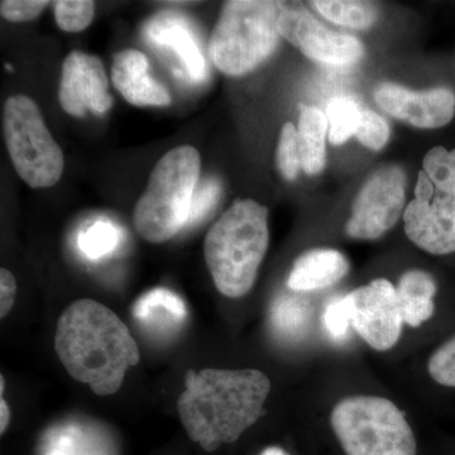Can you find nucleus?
I'll return each instance as SVG.
<instances>
[{"mask_svg": "<svg viewBox=\"0 0 455 455\" xmlns=\"http://www.w3.org/2000/svg\"><path fill=\"white\" fill-rule=\"evenodd\" d=\"M268 243L267 208L252 199L235 200L204 241L206 266L221 295L238 299L252 290Z\"/></svg>", "mask_w": 455, "mask_h": 455, "instance_id": "nucleus-3", "label": "nucleus"}, {"mask_svg": "<svg viewBox=\"0 0 455 455\" xmlns=\"http://www.w3.org/2000/svg\"><path fill=\"white\" fill-rule=\"evenodd\" d=\"M119 242L116 228L107 221H97L79 235L80 251L90 259H99L112 252Z\"/></svg>", "mask_w": 455, "mask_h": 455, "instance_id": "nucleus-24", "label": "nucleus"}, {"mask_svg": "<svg viewBox=\"0 0 455 455\" xmlns=\"http://www.w3.org/2000/svg\"><path fill=\"white\" fill-rule=\"evenodd\" d=\"M326 131L328 119L324 113L314 107L302 109L299 118L298 140L301 169L307 175H316L324 170Z\"/></svg>", "mask_w": 455, "mask_h": 455, "instance_id": "nucleus-18", "label": "nucleus"}, {"mask_svg": "<svg viewBox=\"0 0 455 455\" xmlns=\"http://www.w3.org/2000/svg\"><path fill=\"white\" fill-rule=\"evenodd\" d=\"M148 71V59L139 50H123L114 56L113 84L128 103L136 107L170 106V92Z\"/></svg>", "mask_w": 455, "mask_h": 455, "instance_id": "nucleus-14", "label": "nucleus"}, {"mask_svg": "<svg viewBox=\"0 0 455 455\" xmlns=\"http://www.w3.org/2000/svg\"><path fill=\"white\" fill-rule=\"evenodd\" d=\"M53 9L57 26L65 32L84 31L95 16V3L90 0H57Z\"/></svg>", "mask_w": 455, "mask_h": 455, "instance_id": "nucleus-23", "label": "nucleus"}, {"mask_svg": "<svg viewBox=\"0 0 455 455\" xmlns=\"http://www.w3.org/2000/svg\"><path fill=\"white\" fill-rule=\"evenodd\" d=\"M283 2L230 0L224 3L212 33V61L221 73L242 76L267 60L276 49L278 18Z\"/></svg>", "mask_w": 455, "mask_h": 455, "instance_id": "nucleus-5", "label": "nucleus"}, {"mask_svg": "<svg viewBox=\"0 0 455 455\" xmlns=\"http://www.w3.org/2000/svg\"><path fill=\"white\" fill-rule=\"evenodd\" d=\"M311 5L322 16L337 25L355 29H366L376 22L377 9L372 3L353 0H317Z\"/></svg>", "mask_w": 455, "mask_h": 455, "instance_id": "nucleus-19", "label": "nucleus"}, {"mask_svg": "<svg viewBox=\"0 0 455 455\" xmlns=\"http://www.w3.org/2000/svg\"><path fill=\"white\" fill-rule=\"evenodd\" d=\"M374 100L386 113L423 130L444 127L455 116V94L448 88L412 92L397 84H381Z\"/></svg>", "mask_w": 455, "mask_h": 455, "instance_id": "nucleus-13", "label": "nucleus"}, {"mask_svg": "<svg viewBox=\"0 0 455 455\" xmlns=\"http://www.w3.org/2000/svg\"><path fill=\"white\" fill-rule=\"evenodd\" d=\"M427 371L439 385L455 387V335L431 355Z\"/></svg>", "mask_w": 455, "mask_h": 455, "instance_id": "nucleus-27", "label": "nucleus"}, {"mask_svg": "<svg viewBox=\"0 0 455 455\" xmlns=\"http://www.w3.org/2000/svg\"><path fill=\"white\" fill-rule=\"evenodd\" d=\"M276 164L281 175L287 181H293L301 169L298 130L292 123H286L281 131L276 151Z\"/></svg>", "mask_w": 455, "mask_h": 455, "instance_id": "nucleus-25", "label": "nucleus"}, {"mask_svg": "<svg viewBox=\"0 0 455 455\" xmlns=\"http://www.w3.org/2000/svg\"><path fill=\"white\" fill-rule=\"evenodd\" d=\"M259 455H291L286 453L283 449L278 447H269L266 448L265 451H262Z\"/></svg>", "mask_w": 455, "mask_h": 455, "instance_id": "nucleus-33", "label": "nucleus"}, {"mask_svg": "<svg viewBox=\"0 0 455 455\" xmlns=\"http://www.w3.org/2000/svg\"><path fill=\"white\" fill-rule=\"evenodd\" d=\"M51 455H77L75 451H71L70 448L66 447V444L61 445L59 449H55V451L51 453Z\"/></svg>", "mask_w": 455, "mask_h": 455, "instance_id": "nucleus-34", "label": "nucleus"}, {"mask_svg": "<svg viewBox=\"0 0 455 455\" xmlns=\"http://www.w3.org/2000/svg\"><path fill=\"white\" fill-rule=\"evenodd\" d=\"M435 280L427 272L412 269L403 274L396 286L398 307L403 323L419 328L431 319L435 311Z\"/></svg>", "mask_w": 455, "mask_h": 455, "instance_id": "nucleus-17", "label": "nucleus"}, {"mask_svg": "<svg viewBox=\"0 0 455 455\" xmlns=\"http://www.w3.org/2000/svg\"><path fill=\"white\" fill-rule=\"evenodd\" d=\"M0 433L4 434L5 430L8 429L9 421H11V410L7 401L3 397L4 394V377H0Z\"/></svg>", "mask_w": 455, "mask_h": 455, "instance_id": "nucleus-32", "label": "nucleus"}, {"mask_svg": "<svg viewBox=\"0 0 455 455\" xmlns=\"http://www.w3.org/2000/svg\"><path fill=\"white\" fill-rule=\"evenodd\" d=\"M3 131L14 170L27 185L44 188L60 181L65 167L64 154L31 98L18 94L7 99Z\"/></svg>", "mask_w": 455, "mask_h": 455, "instance_id": "nucleus-8", "label": "nucleus"}, {"mask_svg": "<svg viewBox=\"0 0 455 455\" xmlns=\"http://www.w3.org/2000/svg\"><path fill=\"white\" fill-rule=\"evenodd\" d=\"M310 320V305L293 296L278 299L272 309V325L278 334L286 338L301 337L307 331Z\"/></svg>", "mask_w": 455, "mask_h": 455, "instance_id": "nucleus-21", "label": "nucleus"}, {"mask_svg": "<svg viewBox=\"0 0 455 455\" xmlns=\"http://www.w3.org/2000/svg\"><path fill=\"white\" fill-rule=\"evenodd\" d=\"M323 325L329 337L335 341L346 339L352 328L346 296H338L326 304L323 313Z\"/></svg>", "mask_w": 455, "mask_h": 455, "instance_id": "nucleus-28", "label": "nucleus"}, {"mask_svg": "<svg viewBox=\"0 0 455 455\" xmlns=\"http://www.w3.org/2000/svg\"><path fill=\"white\" fill-rule=\"evenodd\" d=\"M331 424L347 455H416L414 431L387 398H343L331 411Z\"/></svg>", "mask_w": 455, "mask_h": 455, "instance_id": "nucleus-7", "label": "nucleus"}, {"mask_svg": "<svg viewBox=\"0 0 455 455\" xmlns=\"http://www.w3.org/2000/svg\"><path fill=\"white\" fill-rule=\"evenodd\" d=\"M329 140L335 146L343 145L355 134L361 122L362 110L353 99L335 97L326 108Z\"/></svg>", "mask_w": 455, "mask_h": 455, "instance_id": "nucleus-22", "label": "nucleus"}, {"mask_svg": "<svg viewBox=\"0 0 455 455\" xmlns=\"http://www.w3.org/2000/svg\"><path fill=\"white\" fill-rule=\"evenodd\" d=\"M149 40L160 46L175 51L187 66L191 79L204 80L206 76L205 59L199 49L196 36L188 27L187 20L180 14H158L146 27Z\"/></svg>", "mask_w": 455, "mask_h": 455, "instance_id": "nucleus-15", "label": "nucleus"}, {"mask_svg": "<svg viewBox=\"0 0 455 455\" xmlns=\"http://www.w3.org/2000/svg\"><path fill=\"white\" fill-rule=\"evenodd\" d=\"M355 136L367 148L379 151L390 140V127L381 116L373 110L363 109Z\"/></svg>", "mask_w": 455, "mask_h": 455, "instance_id": "nucleus-26", "label": "nucleus"}, {"mask_svg": "<svg viewBox=\"0 0 455 455\" xmlns=\"http://www.w3.org/2000/svg\"><path fill=\"white\" fill-rule=\"evenodd\" d=\"M134 316L146 323H154L156 317L160 323L166 322V317L172 323H178L187 319L188 309L176 293L166 289H155L137 301Z\"/></svg>", "mask_w": 455, "mask_h": 455, "instance_id": "nucleus-20", "label": "nucleus"}, {"mask_svg": "<svg viewBox=\"0 0 455 455\" xmlns=\"http://www.w3.org/2000/svg\"><path fill=\"white\" fill-rule=\"evenodd\" d=\"M278 32L305 56L325 65L355 64L364 53L363 44L357 38L326 28L299 4L283 3Z\"/></svg>", "mask_w": 455, "mask_h": 455, "instance_id": "nucleus-10", "label": "nucleus"}, {"mask_svg": "<svg viewBox=\"0 0 455 455\" xmlns=\"http://www.w3.org/2000/svg\"><path fill=\"white\" fill-rule=\"evenodd\" d=\"M220 196V182L215 180H209L204 182L202 187L196 188L191 204L190 218L188 226H193L197 221L203 220L204 217L214 208Z\"/></svg>", "mask_w": 455, "mask_h": 455, "instance_id": "nucleus-30", "label": "nucleus"}, {"mask_svg": "<svg viewBox=\"0 0 455 455\" xmlns=\"http://www.w3.org/2000/svg\"><path fill=\"white\" fill-rule=\"evenodd\" d=\"M348 272V259L339 251L313 250L296 259L287 286L292 291H316L339 283Z\"/></svg>", "mask_w": 455, "mask_h": 455, "instance_id": "nucleus-16", "label": "nucleus"}, {"mask_svg": "<svg viewBox=\"0 0 455 455\" xmlns=\"http://www.w3.org/2000/svg\"><path fill=\"white\" fill-rule=\"evenodd\" d=\"M403 223L410 241L425 252H455V149L436 146L425 155Z\"/></svg>", "mask_w": 455, "mask_h": 455, "instance_id": "nucleus-6", "label": "nucleus"}, {"mask_svg": "<svg viewBox=\"0 0 455 455\" xmlns=\"http://www.w3.org/2000/svg\"><path fill=\"white\" fill-rule=\"evenodd\" d=\"M55 350L66 372L98 396L118 392L140 359L139 344L121 317L92 299L71 302L60 315Z\"/></svg>", "mask_w": 455, "mask_h": 455, "instance_id": "nucleus-1", "label": "nucleus"}, {"mask_svg": "<svg viewBox=\"0 0 455 455\" xmlns=\"http://www.w3.org/2000/svg\"><path fill=\"white\" fill-rule=\"evenodd\" d=\"M108 86L106 68L99 57L82 51L66 56L59 88V101L66 113L80 118L88 110L108 112L113 107Z\"/></svg>", "mask_w": 455, "mask_h": 455, "instance_id": "nucleus-12", "label": "nucleus"}, {"mask_svg": "<svg viewBox=\"0 0 455 455\" xmlns=\"http://www.w3.org/2000/svg\"><path fill=\"white\" fill-rule=\"evenodd\" d=\"M17 283L8 269H0V316L5 317L16 302Z\"/></svg>", "mask_w": 455, "mask_h": 455, "instance_id": "nucleus-31", "label": "nucleus"}, {"mask_svg": "<svg viewBox=\"0 0 455 455\" xmlns=\"http://www.w3.org/2000/svg\"><path fill=\"white\" fill-rule=\"evenodd\" d=\"M271 381L259 370H190L178 414L188 438L205 451L232 444L266 414Z\"/></svg>", "mask_w": 455, "mask_h": 455, "instance_id": "nucleus-2", "label": "nucleus"}, {"mask_svg": "<svg viewBox=\"0 0 455 455\" xmlns=\"http://www.w3.org/2000/svg\"><path fill=\"white\" fill-rule=\"evenodd\" d=\"M350 323L355 333L373 349L394 348L403 333V320L398 307L396 287L377 278L346 295Z\"/></svg>", "mask_w": 455, "mask_h": 455, "instance_id": "nucleus-11", "label": "nucleus"}, {"mask_svg": "<svg viewBox=\"0 0 455 455\" xmlns=\"http://www.w3.org/2000/svg\"><path fill=\"white\" fill-rule=\"evenodd\" d=\"M49 4L44 0H3L0 3V14L9 22H29L40 17Z\"/></svg>", "mask_w": 455, "mask_h": 455, "instance_id": "nucleus-29", "label": "nucleus"}, {"mask_svg": "<svg viewBox=\"0 0 455 455\" xmlns=\"http://www.w3.org/2000/svg\"><path fill=\"white\" fill-rule=\"evenodd\" d=\"M200 169L193 146L176 147L158 161L133 212L134 228L145 241L164 243L188 227Z\"/></svg>", "mask_w": 455, "mask_h": 455, "instance_id": "nucleus-4", "label": "nucleus"}, {"mask_svg": "<svg viewBox=\"0 0 455 455\" xmlns=\"http://www.w3.org/2000/svg\"><path fill=\"white\" fill-rule=\"evenodd\" d=\"M406 176L395 164L374 171L359 190L352 214L346 224L347 235L355 239L381 238L395 227L405 212Z\"/></svg>", "mask_w": 455, "mask_h": 455, "instance_id": "nucleus-9", "label": "nucleus"}]
</instances>
